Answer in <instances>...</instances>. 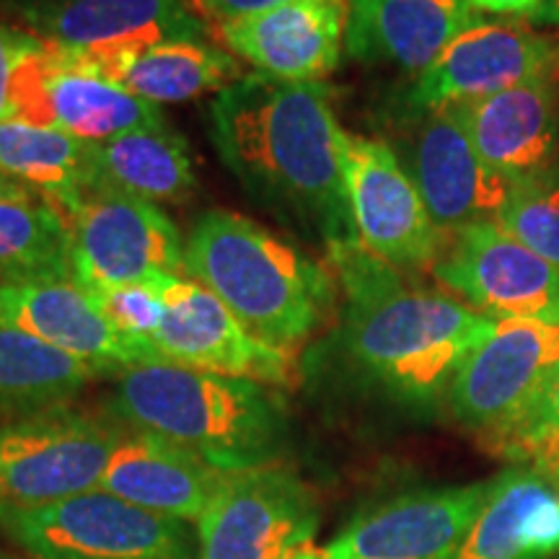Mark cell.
<instances>
[{
  "instance_id": "cell-27",
  "label": "cell",
  "mask_w": 559,
  "mask_h": 559,
  "mask_svg": "<svg viewBox=\"0 0 559 559\" xmlns=\"http://www.w3.org/2000/svg\"><path fill=\"white\" fill-rule=\"evenodd\" d=\"M0 169L66 213L91 190V143L52 128L3 120Z\"/></svg>"
},
{
  "instance_id": "cell-3",
  "label": "cell",
  "mask_w": 559,
  "mask_h": 559,
  "mask_svg": "<svg viewBox=\"0 0 559 559\" xmlns=\"http://www.w3.org/2000/svg\"><path fill=\"white\" fill-rule=\"evenodd\" d=\"M111 415L171 440L223 472L275 464L288 438L285 404L264 383L145 362L117 373Z\"/></svg>"
},
{
  "instance_id": "cell-12",
  "label": "cell",
  "mask_w": 559,
  "mask_h": 559,
  "mask_svg": "<svg viewBox=\"0 0 559 559\" xmlns=\"http://www.w3.org/2000/svg\"><path fill=\"white\" fill-rule=\"evenodd\" d=\"M160 296L166 313L151 342L164 362L272 386L298 379L296 353L257 340L205 285L169 275Z\"/></svg>"
},
{
  "instance_id": "cell-40",
  "label": "cell",
  "mask_w": 559,
  "mask_h": 559,
  "mask_svg": "<svg viewBox=\"0 0 559 559\" xmlns=\"http://www.w3.org/2000/svg\"><path fill=\"white\" fill-rule=\"evenodd\" d=\"M3 293H5V285H3V283H0V298H3Z\"/></svg>"
},
{
  "instance_id": "cell-1",
  "label": "cell",
  "mask_w": 559,
  "mask_h": 559,
  "mask_svg": "<svg viewBox=\"0 0 559 559\" xmlns=\"http://www.w3.org/2000/svg\"><path fill=\"white\" fill-rule=\"evenodd\" d=\"M226 169L285 226L324 243L360 241L347 200L342 140L330 88L243 75L207 111Z\"/></svg>"
},
{
  "instance_id": "cell-42",
  "label": "cell",
  "mask_w": 559,
  "mask_h": 559,
  "mask_svg": "<svg viewBox=\"0 0 559 559\" xmlns=\"http://www.w3.org/2000/svg\"><path fill=\"white\" fill-rule=\"evenodd\" d=\"M557 559H559V555H557Z\"/></svg>"
},
{
  "instance_id": "cell-26",
  "label": "cell",
  "mask_w": 559,
  "mask_h": 559,
  "mask_svg": "<svg viewBox=\"0 0 559 559\" xmlns=\"http://www.w3.org/2000/svg\"><path fill=\"white\" fill-rule=\"evenodd\" d=\"M94 376L88 362L0 324V425L66 407Z\"/></svg>"
},
{
  "instance_id": "cell-14",
  "label": "cell",
  "mask_w": 559,
  "mask_h": 559,
  "mask_svg": "<svg viewBox=\"0 0 559 559\" xmlns=\"http://www.w3.org/2000/svg\"><path fill=\"white\" fill-rule=\"evenodd\" d=\"M394 153L443 236L498 221L515 185L479 158L451 107L417 109Z\"/></svg>"
},
{
  "instance_id": "cell-32",
  "label": "cell",
  "mask_w": 559,
  "mask_h": 559,
  "mask_svg": "<svg viewBox=\"0 0 559 559\" xmlns=\"http://www.w3.org/2000/svg\"><path fill=\"white\" fill-rule=\"evenodd\" d=\"M39 45L41 41L37 37H32L29 32L19 29V26L0 19V122L9 115L13 73H16L21 60H24L32 50H37Z\"/></svg>"
},
{
  "instance_id": "cell-31",
  "label": "cell",
  "mask_w": 559,
  "mask_h": 559,
  "mask_svg": "<svg viewBox=\"0 0 559 559\" xmlns=\"http://www.w3.org/2000/svg\"><path fill=\"white\" fill-rule=\"evenodd\" d=\"M559 430V366L544 379V383L531 396V402L515 415L506 428L489 436V445L500 456L515 459L523 456L528 445L542 440L549 432Z\"/></svg>"
},
{
  "instance_id": "cell-18",
  "label": "cell",
  "mask_w": 559,
  "mask_h": 559,
  "mask_svg": "<svg viewBox=\"0 0 559 559\" xmlns=\"http://www.w3.org/2000/svg\"><path fill=\"white\" fill-rule=\"evenodd\" d=\"M349 0H280L260 13L213 26L223 50L262 75L313 83L340 66Z\"/></svg>"
},
{
  "instance_id": "cell-33",
  "label": "cell",
  "mask_w": 559,
  "mask_h": 559,
  "mask_svg": "<svg viewBox=\"0 0 559 559\" xmlns=\"http://www.w3.org/2000/svg\"><path fill=\"white\" fill-rule=\"evenodd\" d=\"M275 3H280V0H190L192 9L210 24V29L218 24H228V21L251 16V13H260Z\"/></svg>"
},
{
  "instance_id": "cell-2",
  "label": "cell",
  "mask_w": 559,
  "mask_h": 559,
  "mask_svg": "<svg viewBox=\"0 0 559 559\" xmlns=\"http://www.w3.org/2000/svg\"><path fill=\"white\" fill-rule=\"evenodd\" d=\"M326 260L345 293L342 358L366 386L394 402L432 404L445 396L461 362L498 324L445 293L407 288L400 270L360 241L330 247Z\"/></svg>"
},
{
  "instance_id": "cell-37",
  "label": "cell",
  "mask_w": 559,
  "mask_h": 559,
  "mask_svg": "<svg viewBox=\"0 0 559 559\" xmlns=\"http://www.w3.org/2000/svg\"><path fill=\"white\" fill-rule=\"evenodd\" d=\"M531 21L539 26H557L559 29V0H542Z\"/></svg>"
},
{
  "instance_id": "cell-23",
  "label": "cell",
  "mask_w": 559,
  "mask_h": 559,
  "mask_svg": "<svg viewBox=\"0 0 559 559\" xmlns=\"http://www.w3.org/2000/svg\"><path fill=\"white\" fill-rule=\"evenodd\" d=\"M559 555V489L531 466L502 472L453 559H549Z\"/></svg>"
},
{
  "instance_id": "cell-8",
  "label": "cell",
  "mask_w": 559,
  "mask_h": 559,
  "mask_svg": "<svg viewBox=\"0 0 559 559\" xmlns=\"http://www.w3.org/2000/svg\"><path fill=\"white\" fill-rule=\"evenodd\" d=\"M5 120L52 128L86 143L166 124L158 104L140 99L79 55L45 41L13 73Z\"/></svg>"
},
{
  "instance_id": "cell-10",
  "label": "cell",
  "mask_w": 559,
  "mask_h": 559,
  "mask_svg": "<svg viewBox=\"0 0 559 559\" xmlns=\"http://www.w3.org/2000/svg\"><path fill=\"white\" fill-rule=\"evenodd\" d=\"M430 272L443 288L489 319L559 324V267L498 223H474L445 236Z\"/></svg>"
},
{
  "instance_id": "cell-38",
  "label": "cell",
  "mask_w": 559,
  "mask_h": 559,
  "mask_svg": "<svg viewBox=\"0 0 559 559\" xmlns=\"http://www.w3.org/2000/svg\"><path fill=\"white\" fill-rule=\"evenodd\" d=\"M288 559H330V557H326V549L313 547V544H304V547L293 551Z\"/></svg>"
},
{
  "instance_id": "cell-30",
  "label": "cell",
  "mask_w": 559,
  "mask_h": 559,
  "mask_svg": "<svg viewBox=\"0 0 559 559\" xmlns=\"http://www.w3.org/2000/svg\"><path fill=\"white\" fill-rule=\"evenodd\" d=\"M160 280L164 277L88 293L122 334H128L132 340L151 342L166 313L164 296H160Z\"/></svg>"
},
{
  "instance_id": "cell-6",
  "label": "cell",
  "mask_w": 559,
  "mask_h": 559,
  "mask_svg": "<svg viewBox=\"0 0 559 559\" xmlns=\"http://www.w3.org/2000/svg\"><path fill=\"white\" fill-rule=\"evenodd\" d=\"M62 218L70 230V267L81 288L148 283L185 270L179 228L156 202L86 190Z\"/></svg>"
},
{
  "instance_id": "cell-5",
  "label": "cell",
  "mask_w": 559,
  "mask_h": 559,
  "mask_svg": "<svg viewBox=\"0 0 559 559\" xmlns=\"http://www.w3.org/2000/svg\"><path fill=\"white\" fill-rule=\"evenodd\" d=\"M3 515L13 539L39 559H192L194 551L185 521L148 513L104 489L13 506Z\"/></svg>"
},
{
  "instance_id": "cell-15",
  "label": "cell",
  "mask_w": 559,
  "mask_h": 559,
  "mask_svg": "<svg viewBox=\"0 0 559 559\" xmlns=\"http://www.w3.org/2000/svg\"><path fill=\"white\" fill-rule=\"evenodd\" d=\"M551 75H559V34H542L523 21L477 19L417 75L409 104L440 109Z\"/></svg>"
},
{
  "instance_id": "cell-20",
  "label": "cell",
  "mask_w": 559,
  "mask_h": 559,
  "mask_svg": "<svg viewBox=\"0 0 559 559\" xmlns=\"http://www.w3.org/2000/svg\"><path fill=\"white\" fill-rule=\"evenodd\" d=\"M479 158L510 181L557 166L559 75L451 104Z\"/></svg>"
},
{
  "instance_id": "cell-41",
  "label": "cell",
  "mask_w": 559,
  "mask_h": 559,
  "mask_svg": "<svg viewBox=\"0 0 559 559\" xmlns=\"http://www.w3.org/2000/svg\"><path fill=\"white\" fill-rule=\"evenodd\" d=\"M557 166H559V140H557Z\"/></svg>"
},
{
  "instance_id": "cell-7",
  "label": "cell",
  "mask_w": 559,
  "mask_h": 559,
  "mask_svg": "<svg viewBox=\"0 0 559 559\" xmlns=\"http://www.w3.org/2000/svg\"><path fill=\"white\" fill-rule=\"evenodd\" d=\"M122 436L68 404L0 425V492L13 506H45L99 489Z\"/></svg>"
},
{
  "instance_id": "cell-4",
  "label": "cell",
  "mask_w": 559,
  "mask_h": 559,
  "mask_svg": "<svg viewBox=\"0 0 559 559\" xmlns=\"http://www.w3.org/2000/svg\"><path fill=\"white\" fill-rule=\"evenodd\" d=\"M185 272L257 340L293 353L330 319L337 300L330 267L230 210H207L194 221Z\"/></svg>"
},
{
  "instance_id": "cell-9",
  "label": "cell",
  "mask_w": 559,
  "mask_h": 559,
  "mask_svg": "<svg viewBox=\"0 0 559 559\" xmlns=\"http://www.w3.org/2000/svg\"><path fill=\"white\" fill-rule=\"evenodd\" d=\"M319 526L309 487L280 464L223 474L198 521L200 559H288Z\"/></svg>"
},
{
  "instance_id": "cell-19",
  "label": "cell",
  "mask_w": 559,
  "mask_h": 559,
  "mask_svg": "<svg viewBox=\"0 0 559 559\" xmlns=\"http://www.w3.org/2000/svg\"><path fill=\"white\" fill-rule=\"evenodd\" d=\"M0 324L16 326L88 362L99 373H122L145 362H164L153 342L132 340L117 330L94 296L75 280L5 285Z\"/></svg>"
},
{
  "instance_id": "cell-35",
  "label": "cell",
  "mask_w": 559,
  "mask_h": 559,
  "mask_svg": "<svg viewBox=\"0 0 559 559\" xmlns=\"http://www.w3.org/2000/svg\"><path fill=\"white\" fill-rule=\"evenodd\" d=\"M542 0H469L474 11L498 13V16H526L531 19Z\"/></svg>"
},
{
  "instance_id": "cell-22",
  "label": "cell",
  "mask_w": 559,
  "mask_h": 559,
  "mask_svg": "<svg viewBox=\"0 0 559 559\" xmlns=\"http://www.w3.org/2000/svg\"><path fill=\"white\" fill-rule=\"evenodd\" d=\"M477 19L469 0H349L345 47L360 62L419 75Z\"/></svg>"
},
{
  "instance_id": "cell-39",
  "label": "cell",
  "mask_w": 559,
  "mask_h": 559,
  "mask_svg": "<svg viewBox=\"0 0 559 559\" xmlns=\"http://www.w3.org/2000/svg\"><path fill=\"white\" fill-rule=\"evenodd\" d=\"M5 513V498H3V492H0V515Z\"/></svg>"
},
{
  "instance_id": "cell-29",
  "label": "cell",
  "mask_w": 559,
  "mask_h": 559,
  "mask_svg": "<svg viewBox=\"0 0 559 559\" xmlns=\"http://www.w3.org/2000/svg\"><path fill=\"white\" fill-rule=\"evenodd\" d=\"M495 223L559 267V166L515 181Z\"/></svg>"
},
{
  "instance_id": "cell-36",
  "label": "cell",
  "mask_w": 559,
  "mask_h": 559,
  "mask_svg": "<svg viewBox=\"0 0 559 559\" xmlns=\"http://www.w3.org/2000/svg\"><path fill=\"white\" fill-rule=\"evenodd\" d=\"M0 200H34V190L0 169Z\"/></svg>"
},
{
  "instance_id": "cell-11",
  "label": "cell",
  "mask_w": 559,
  "mask_h": 559,
  "mask_svg": "<svg viewBox=\"0 0 559 559\" xmlns=\"http://www.w3.org/2000/svg\"><path fill=\"white\" fill-rule=\"evenodd\" d=\"M342 169L362 247L400 272L432 270L445 236L432 223L394 148L383 140L345 132Z\"/></svg>"
},
{
  "instance_id": "cell-28",
  "label": "cell",
  "mask_w": 559,
  "mask_h": 559,
  "mask_svg": "<svg viewBox=\"0 0 559 559\" xmlns=\"http://www.w3.org/2000/svg\"><path fill=\"white\" fill-rule=\"evenodd\" d=\"M73 280L70 230L47 200H0V283Z\"/></svg>"
},
{
  "instance_id": "cell-21",
  "label": "cell",
  "mask_w": 559,
  "mask_h": 559,
  "mask_svg": "<svg viewBox=\"0 0 559 559\" xmlns=\"http://www.w3.org/2000/svg\"><path fill=\"white\" fill-rule=\"evenodd\" d=\"M223 469L153 432H124L99 489L174 521H200Z\"/></svg>"
},
{
  "instance_id": "cell-34",
  "label": "cell",
  "mask_w": 559,
  "mask_h": 559,
  "mask_svg": "<svg viewBox=\"0 0 559 559\" xmlns=\"http://www.w3.org/2000/svg\"><path fill=\"white\" fill-rule=\"evenodd\" d=\"M519 461H528L531 469L539 472L544 479H549L559 489V430L528 445Z\"/></svg>"
},
{
  "instance_id": "cell-17",
  "label": "cell",
  "mask_w": 559,
  "mask_h": 559,
  "mask_svg": "<svg viewBox=\"0 0 559 559\" xmlns=\"http://www.w3.org/2000/svg\"><path fill=\"white\" fill-rule=\"evenodd\" d=\"M489 481L417 489L368 508L326 547L330 559H453L489 495Z\"/></svg>"
},
{
  "instance_id": "cell-16",
  "label": "cell",
  "mask_w": 559,
  "mask_h": 559,
  "mask_svg": "<svg viewBox=\"0 0 559 559\" xmlns=\"http://www.w3.org/2000/svg\"><path fill=\"white\" fill-rule=\"evenodd\" d=\"M559 366V324L498 319L453 376L445 400L451 415L481 436L506 428Z\"/></svg>"
},
{
  "instance_id": "cell-24",
  "label": "cell",
  "mask_w": 559,
  "mask_h": 559,
  "mask_svg": "<svg viewBox=\"0 0 559 559\" xmlns=\"http://www.w3.org/2000/svg\"><path fill=\"white\" fill-rule=\"evenodd\" d=\"M79 58L151 104L190 102L207 91L221 94L243 79L239 60L213 41H158Z\"/></svg>"
},
{
  "instance_id": "cell-25",
  "label": "cell",
  "mask_w": 559,
  "mask_h": 559,
  "mask_svg": "<svg viewBox=\"0 0 559 559\" xmlns=\"http://www.w3.org/2000/svg\"><path fill=\"white\" fill-rule=\"evenodd\" d=\"M198 187L187 140L169 124L91 143V190L148 202H185Z\"/></svg>"
},
{
  "instance_id": "cell-13",
  "label": "cell",
  "mask_w": 559,
  "mask_h": 559,
  "mask_svg": "<svg viewBox=\"0 0 559 559\" xmlns=\"http://www.w3.org/2000/svg\"><path fill=\"white\" fill-rule=\"evenodd\" d=\"M0 19L75 55L213 37L190 0H0Z\"/></svg>"
}]
</instances>
